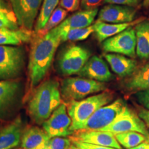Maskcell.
I'll return each instance as SVG.
<instances>
[{
    "instance_id": "obj_24",
    "label": "cell",
    "mask_w": 149,
    "mask_h": 149,
    "mask_svg": "<svg viewBox=\"0 0 149 149\" xmlns=\"http://www.w3.org/2000/svg\"><path fill=\"white\" fill-rule=\"evenodd\" d=\"M60 35L61 42H76L86 40L90 35L94 33L93 26H90L84 29H66L57 26Z\"/></svg>"
},
{
    "instance_id": "obj_19",
    "label": "cell",
    "mask_w": 149,
    "mask_h": 149,
    "mask_svg": "<svg viewBox=\"0 0 149 149\" xmlns=\"http://www.w3.org/2000/svg\"><path fill=\"white\" fill-rule=\"evenodd\" d=\"M50 139L43 128L33 126L22 133L21 146L24 149H44Z\"/></svg>"
},
{
    "instance_id": "obj_34",
    "label": "cell",
    "mask_w": 149,
    "mask_h": 149,
    "mask_svg": "<svg viewBox=\"0 0 149 149\" xmlns=\"http://www.w3.org/2000/svg\"><path fill=\"white\" fill-rule=\"evenodd\" d=\"M136 97L139 103L149 111V90L139 91L136 93Z\"/></svg>"
},
{
    "instance_id": "obj_11",
    "label": "cell",
    "mask_w": 149,
    "mask_h": 149,
    "mask_svg": "<svg viewBox=\"0 0 149 149\" xmlns=\"http://www.w3.org/2000/svg\"><path fill=\"white\" fill-rule=\"evenodd\" d=\"M19 26L31 31L43 0H9Z\"/></svg>"
},
{
    "instance_id": "obj_37",
    "label": "cell",
    "mask_w": 149,
    "mask_h": 149,
    "mask_svg": "<svg viewBox=\"0 0 149 149\" xmlns=\"http://www.w3.org/2000/svg\"><path fill=\"white\" fill-rule=\"evenodd\" d=\"M143 4L144 6L148 7L149 6V0H143Z\"/></svg>"
},
{
    "instance_id": "obj_1",
    "label": "cell",
    "mask_w": 149,
    "mask_h": 149,
    "mask_svg": "<svg viewBox=\"0 0 149 149\" xmlns=\"http://www.w3.org/2000/svg\"><path fill=\"white\" fill-rule=\"evenodd\" d=\"M61 42L57 26L46 34L37 35L33 40L29 61L31 88L38 86L45 77Z\"/></svg>"
},
{
    "instance_id": "obj_38",
    "label": "cell",
    "mask_w": 149,
    "mask_h": 149,
    "mask_svg": "<svg viewBox=\"0 0 149 149\" xmlns=\"http://www.w3.org/2000/svg\"><path fill=\"white\" fill-rule=\"evenodd\" d=\"M68 149H80V148H78V147H77V146H74V145L72 144L71 146H70L69 147V148H68Z\"/></svg>"
},
{
    "instance_id": "obj_16",
    "label": "cell",
    "mask_w": 149,
    "mask_h": 149,
    "mask_svg": "<svg viewBox=\"0 0 149 149\" xmlns=\"http://www.w3.org/2000/svg\"><path fill=\"white\" fill-rule=\"evenodd\" d=\"M144 20V18L141 17L128 23L124 24H111L106 23L101 21H97L93 24L94 33L99 42H103L110 37L115 36L120 33L128 28L137 25Z\"/></svg>"
},
{
    "instance_id": "obj_17",
    "label": "cell",
    "mask_w": 149,
    "mask_h": 149,
    "mask_svg": "<svg viewBox=\"0 0 149 149\" xmlns=\"http://www.w3.org/2000/svg\"><path fill=\"white\" fill-rule=\"evenodd\" d=\"M19 82L13 79L0 81V118H3L15 101Z\"/></svg>"
},
{
    "instance_id": "obj_21",
    "label": "cell",
    "mask_w": 149,
    "mask_h": 149,
    "mask_svg": "<svg viewBox=\"0 0 149 149\" xmlns=\"http://www.w3.org/2000/svg\"><path fill=\"white\" fill-rule=\"evenodd\" d=\"M31 38V31L24 28L18 29H0V46H18L29 42Z\"/></svg>"
},
{
    "instance_id": "obj_32",
    "label": "cell",
    "mask_w": 149,
    "mask_h": 149,
    "mask_svg": "<svg viewBox=\"0 0 149 149\" xmlns=\"http://www.w3.org/2000/svg\"><path fill=\"white\" fill-rule=\"evenodd\" d=\"M102 3H104V0H81L80 8L82 10H93L97 8Z\"/></svg>"
},
{
    "instance_id": "obj_36",
    "label": "cell",
    "mask_w": 149,
    "mask_h": 149,
    "mask_svg": "<svg viewBox=\"0 0 149 149\" xmlns=\"http://www.w3.org/2000/svg\"><path fill=\"white\" fill-rule=\"evenodd\" d=\"M130 149H149V137H148L146 140L141 143L138 146Z\"/></svg>"
},
{
    "instance_id": "obj_8",
    "label": "cell",
    "mask_w": 149,
    "mask_h": 149,
    "mask_svg": "<svg viewBox=\"0 0 149 149\" xmlns=\"http://www.w3.org/2000/svg\"><path fill=\"white\" fill-rule=\"evenodd\" d=\"M100 130L110 132L114 135L126 132H138L149 137V131L146 124L128 107L112 124Z\"/></svg>"
},
{
    "instance_id": "obj_10",
    "label": "cell",
    "mask_w": 149,
    "mask_h": 149,
    "mask_svg": "<svg viewBox=\"0 0 149 149\" xmlns=\"http://www.w3.org/2000/svg\"><path fill=\"white\" fill-rule=\"evenodd\" d=\"M72 120L65 104H61L52 115L42 124V128L50 138L66 137L74 133L70 130Z\"/></svg>"
},
{
    "instance_id": "obj_35",
    "label": "cell",
    "mask_w": 149,
    "mask_h": 149,
    "mask_svg": "<svg viewBox=\"0 0 149 149\" xmlns=\"http://www.w3.org/2000/svg\"><path fill=\"white\" fill-rule=\"evenodd\" d=\"M138 115L139 117L144 121L147 126L149 128V111L146 109H140L139 111Z\"/></svg>"
},
{
    "instance_id": "obj_3",
    "label": "cell",
    "mask_w": 149,
    "mask_h": 149,
    "mask_svg": "<svg viewBox=\"0 0 149 149\" xmlns=\"http://www.w3.org/2000/svg\"><path fill=\"white\" fill-rule=\"evenodd\" d=\"M114 97V93L106 90L79 101L68 102V113L72 120L70 130L76 131L77 127L84 123L99 109L111 103Z\"/></svg>"
},
{
    "instance_id": "obj_25",
    "label": "cell",
    "mask_w": 149,
    "mask_h": 149,
    "mask_svg": "<svg viewBox=\"0 0 149 149\" xmlns=\"http://www.w3.org/2000/svg\"><path fill=\"white\" fill-rule=\"evenodd\" d=\"M60 0H44L35 26V33L44 29Z\"/></svg>"
},
{
    "instance_id": "obj_15",
    "label": "cell",
    "mask_w": 149,
    "mask_h": 149,
    "mask_svg": "<svg viewBox=\"0 0 149 149\" xmlns=\"http://www.w3.org/2000/svg\"><path fill=\"white\" fill-rule=\"evenodd\" d=\"M23 123L17 117L12 123L0 130V149H13L21 143Z\"/></svg>"
},
{
    "instance_id": "obj_7",
    "label": "cell",
    "mask_w": 149,
    "mask_h": 149,
    "mask_svg": "<svg viewBox=\"0 0 149 149\" xmlns=\"http://www.w3.org/2000/svg\"><path fill=\"white\" fill-rule=\"evenodd\" d=\"M24 64L22 48L0 46V81L13 79L21 73Z\"/></svg>"
},
{
    "instance_id": "obj_13",
    "label": "cell",
    "mask_w": 149,
    "mask_h": 149,
    "mask_svg": "<svg viewBox=\"0 0 149 149\" xmlns=\"http://www.w3.org/2000/svg\"><path fill=\"white\" fill-rule=\"evenodd\" d=\"M78 74L81 77L100 82H107L114 78L107 63L101 57L96 55L90 57Z\"/></svg>"
},
{
    "instance_id": "obj_39",
    "label": "cell",
    "mask_w": 149,
    "mask_h": 149,
    "mask_svg": "<svg viewBox=\"0 0 149 149\" xmlns=\"http://www.w3.org/2000/svg\"><path fill=\"white\" fill-rule=\"evenodd\" d=\"M2 6L1 5V0H0V6Z\"/></svg>"
},
{
    "instance_id": "obj_29",
    "label": "cell",
    "mask_w": 149,
    "mask_h": 149,
    "mask_svg": "<svg viewBox=\"0 0 149 149\" xmlns=\"http://www.w3.org/2000/svg\"><path fill=\"white\" fill-rule=\"evenodd\" d=\"M70 146V139L66 137H55L49 139L44 149H68Z\"/></svg>"
},
{
    "instance_id": "obj_40",
    "label": "cell",
    "mask_w": 149,
    "mask_h": 149,
    "mask_svg": "<svg viewBox=\"0 0 149 149\" xmlns=\"http://www.w3.org/2000/svg\"><path fill=\"white\" fill-rule=\"evenodd\" d=\"M22 149H24V148H22Z\"/></svg>"
},
{
    "instance_id": "obj_23",
    "label": "cell",
    "mask_w": 149,
    "mask_h": 149,
    "mask_svg": "<svg viewBox=\"0 0 149 149\" xmlns=\"http://www.w3.org/2000/svg\"><path fill=\"white\" fill-rule=\"evenodd\" d=\"M125 86L130 91L149 90V61L135 70L126 81Z\"/></svg>"
},
{
    "instance_id": "obj_22",
    "label": "cell",
    "mask_w": 149,
    "mask_h": 149,
    "mask_svg": "<svg viewBox=\"0 0 149 149\" xmlns=\"http://www.w3.org/2000/svg\"><path fill=\"white\" fill-rule=\"evenodd\" d=\"M136 55L140 59H149V19L135 25Z\"/></svg>"
},
{
    "instance_id": "obj_2",
    "label": "cell",
    "mask_w": 149,
    "mask_h": 149,
    "mask_svg": "<svg viewBox=\"0 0 149 149\" xmlns=\"http://www.w3.org/2000/svg\"><path fill=\"white\" fill-rule=\"evenodd\" d=\"M58 81L46 80L37 86L28 105L30 117L37 124H42L61 104Z\"/></svg>"
},
{
    "instance_id": "obj_9",
    "label": "cell",
    "mask_w": 149,
    "mask_h": 149,
    "mask_svg": "<svg viewBox=\"0 0 149 149\" xmlns=\"http://www.w3.org/2000/svg\"><path fill=\"white\" fill-rule=\"evenodd\" d=\"M102 49L109 53L120 54L134 58L136 56L135 28L129 27L102 42Z\"/></svg>"
},
{
    "instance_id": "obj_28",
    "label": "cell",
    "mask_w": 149,
    "mask_h": 149,
    "mask_svg": "<svg viewBox=\"0 0 149 149\" xmlns=\"http://www.w3.org/2000/svg\"><path fill=\"white\" fill-rule=\"evenodd\" d=\"M18 22L13 11L4 6H0V29L8 28L10 29H18Z\"/></svg>"
},
{
    "instance_id": "obj_30",
    "label": "cell",
    "mask_w": 149,
    "mask_h": 149,
    "mask_svg": "<svg viewBox=\"0 0 149 149\" xmlns=\"http://www.w3.org/2000/svg\"><path fill=\"white\" fill-rule=\"evenodd\" d=\"M59 6L67 12H74L79 8L80 0H60Z\"/></svg>"
},
{
    "instance_id": "obj_12",
    "label": "cell",
    "mask_w": 149,
    "mask_h": 149,
    "mask_svg": "<svg viewBox=\"0 0 149 149\" xmlns=\"http://www.w3.org/2000/svg\"><path fill=\"white\" fill-rule=\"evenodd\" d=\"M136 8L117 4L104 6L98 14V21L111 24H124L131 22L136 15Z\"/></svg>"
},
{
    "instance_id": "obj_18",
    "label": "cell",
    "mask_w": 149,
    "mask_h": 149,
    "mask_svg": "<svg viewBox=\"0 0 149 149\" xmlns=\"http://www.w3.org/2000/svg\"><path fill=\"white\" fill-rule=\"evenodd\" d=\"M104 58L109 63L112 70L120 77L131 75L137 69V61L126 56L116 53H107Z\"/></svg>"
},
{
    "instance_id": "obj_27",
    "label": "cell",
    "mask_w": 149,
    "mask_h": 149,
    "mask_svg": "<svg viewBox=\"0 0 149 149\" xmlns=\"http://www.w3.org/2000/svg\"><path fill=\"white\" fill-rule=\"evenodd\" d=\"M67 15H68V12L65 9L62 8L60 6L57 7L53 12V13L51 14L44 29L36 33L37 35H44L51 31V30L58 26L59 24L62 23L63 21L66 18Z\"/></svg>"
},
{
    "instance_id": "obj_5",
    "label": "cell",
    "mask_w": 149,
    "mask_h": 149,
    "mask_svg": "<svg viewBox=\"0 0 149 149\" xmlns=\"http://www.w3.org/2000/svg\"><path fill=\"white\" fill-rule=\"evenodd\" d=\"M127 107L122 99L100 108L84 124L79 126L77 130H100L112 124Z\"/></svg>"
},
{
    "instance_id": "obj_4",
    "label": "cell",
    "mask_w": 149,
    "mask_h": 149,
    "mask_svg": "<svg viewBox=\"0 0 149 149\" xmlns=\"http://www.w3.org/2000/svg\"><path fill=\"white\" fill-rule=\"evenodd\" d=\"M107 90L104 82L85 77H68L61 83L60 92L62 97L70 102L79 101L90 95Z\"/></svg>"
},
{
    "instance_id": "obj_26",
    "label": "cell",
    "mask_w": 149,
    "mask_h": 149,
    "mask_svg": "<svg viewBox=\"0 0 149 149\" xmlns=\"http://www.w3.org/2000/svg\"><path fill=\"white\" fill-rule=\"evenodd\" d=\"M115 135L119 144L126 149L138 146L148 138L147 136L138 132H126Z\"/></svg>"
},
{
    "instance_id": "obj_20",
    "label": "cell",
    "mask_w": 149,
    "mask_h": 149,
    "mask_svg": "<svg viewBox=\"0 0 149 149\" xmlns=\"http://www.w3.org/2000/svg\"><path fill=\"white\" fill-rule=\"evenodd\" d=\"M98 13V8L89 10H80L66 17L58 26L66 29H84L92 26Z\"/></svg>"
},
{
    "instance_id": "obj_6",
    "label": "cell",
    "mask_w": 149,
    "mask_h": 149,
    "mask_svg": "<svg viewBox=\"0 0 149 149\" xmlns=\"http://www.w3.org/2000/svg\"><path fill=\"white\" fill-rule=\"evenodd\" d=\"M91 57V51L83 46L74 44L68 46L61 51L58 58L59 72L64 76L78 74Z\"/></svg>"
},
{
    "instance_id": "obj_14",
    "label": "cell",
    "mask_w": 149,
    "mask_h": 149,
    "mask_svg": "<svg viewBox=\"0 0 149 149\" xmlns=\"http://www.w3.org/2000/svg\"><path fill=\"white\" fill-rule=\"evenodd\" d=\"M72 139L91 144L122 149L115 138V135L110 132L102 130H81V133H77L76 136L74 135Z\"/></svg>"
},
{
    "instance_id": "obj_33",
    "label": "cell",
    "mask_w": 149,
    "mask_h": 149,
    "mask_svg": "<svg viewBox=\"0 0 149 149\" xmlns=\"http://www.w3.org/2000/svg\"><path fill=\"white\" fill-rule=\"evenodd\" d=\"M72 144L75 146L78 147L80 149H117L113 147L109 146H99V145H95L88 144V143H84L82 141H79L77 140L72 139Z\"/></svg>"
},
{
    "instance_id": "obj_31",
    "label": "cell",
    "mask_w": 149,
    "mask_h": 149,
    "mask_svg": "<svg viewBox=\"0 0 149 149\" xmlns=\"http://www.w3.org/2000/svg\"><path fill=\"white\" fill-rule=\"evenodd\" d=\"M141 2V0H104V3L127 6L133 8L139 6Z\"/></svg>"
}]
</instances>
